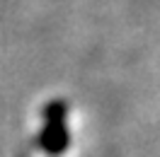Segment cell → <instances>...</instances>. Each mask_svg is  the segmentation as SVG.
Segmentation results:
<instances>
[{
    "label": "cell",
    "mask_w": 160,
    "mask_h": 157,
    "mask_svg": "<svg viewBox=\"0 0 160 157\" xmlns=\"http://www.w3.org/2000/svg\"><path fill=\"white\" fill-rule=\"evenodd\" d=\"M46 126L41 131V147L51 152V155H58L68 147V131H66V104L63 102H51L46 111Z\"/></svg>",
    "instance_id": "6da1fadb"
}]
</instances>
